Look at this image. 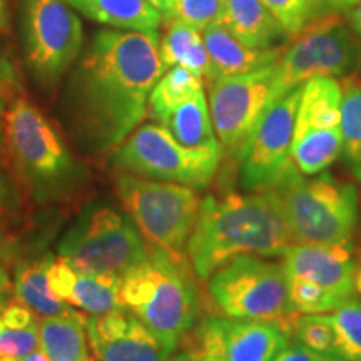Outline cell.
<instances>
[{
    "label": "cell",
    "instance_id": "1",
    "mask_svg": "<svg viewBox=\"0 0 361 361\" xmlns=\"http://www.w3.org/2000/svg\"><path fill=\"white\" fill-rule=\"evenodd\" d=\"M164 71L157 30H97L62 96L75 144L92 156L114 151L144 121L149 94Z\"/></svg>",
    "mask_w": 361,
    "mask_h": 361
},
{
    "label": "cell",
    "instance_id": "2",
    "mask_svg": "<svg viewBox=\"0 0 361 361\" xmlns=\"http://www.w3.org/2000/svg\"><path fill=\"white\" fill-rule=\"evenodd\" d=\"M293 245L281 206L269 189L207 196L186 255L200 279L239 256H279Z\"/></svg>",
    "mask_w": 361,
    "mask_h": 361
},
{
    "label": "cell",
    "instance_id": "3",
    "mask_svg": "<svg viewBox=\"0 0 361 361\" xmlns=\"http://www.w3.org/2000/svg\"><path fill=\"white\" fill-rule=\"evenodd\" d=\"M4 147L40 204L67 200L87 180V173L56 126L25 97L13 99L6 112Z\"/></svg>",
    "mask_w": 361,
    "mask_h": 361
},
{
    "label": "cell",
    "instance_id": "4",
    "mask_svg": "<svg viewBox=\"0 0 361 361\" xmlns=\"http://www.w3.org/2000/svg\"><path fill=\"white\" fill-rule=\"evenodd\" d=\"M268 189L281 206L293 245L351 243L360 221V197L353 184L326 171L305 176L291 162Z\"/></svg>",
    "mask_w": 361,
    "mask_h": 361
},
{
    "label": "cell",
    "instance_id": "5",
    "mask_svg": "<svg viewBox=\"0 0 361 361\" xmlns=\"http://www.w3.org/2000/svg\"><path fill=\"white\" fill-rule=\"evenodd\" d=\"M121 305L176 350L194 328L197 293L184 258L149 247L146 258L121 278Z\"/></svg>",
    "mask_w": 361,
    "mask_h": 361
},
{
    "label": "cell",
    "instance_id": "6",
    "mask_svg": "<svg viewBox=\"0 0 361 361\" xmlns=\"http://www.w3.org/2000/svg\"><path fill=\"white\" fill-rule=\"evenodd\" d=\"M207 295L221 316L274 323L293 333L298 314L288 296L283 264L264 256H239L207 278Z\"/></svg>",
    "mask_w": 361,
    "mask_h": 361
},
{
    "label": "cell",
    "instance_id": "7",
    "mask_svg": "<svg viewBox=\"0 0 361 361\" xmlns=\"http://www.w3.org/2000/svg\"><path fill=\"white\" fill-rule=\"evenodd\" d=\"M116 191L126 214L151 247L184 258L202 202L197 189L121 173Z\"/></svg>",
    "mask_w": 361,
    "mask_h": 361
},
{
    "label": "cell",
    "instance_id": "8",
    "mask_svg": "<svg viewBox=\"0 0 361 361\" xmlns=\"http://www.w3.org/2000/svg\"><path fill=\"white\" fill-rule=\"evenodd\" d=\"M146 243L133 219L107 204L85 207L57 245V252L78 273L123 278L146 258Z\"/></svg>",
    "mask_w": 361,
    "mask_h": 361
},
{
    "label": "cell",
    "instance_id": "9",
    "mask_svg": "<svg viewBox=\"0 0 361 361\" xmlns=\"http://www.w3.org/2000/svg\"><path fill=\"white\" fill-rule=\"evenodd\" d=\"M221 151H192L161 124H142L111 154L112 168L139 178L206 189L219 168Z\"/></svg>",
    "mask_w": 361,
    "mask_h": 361
},
{
    "label": "cell",
    "instance_id": "10",
    "mask_svg": "<svg viewBox=\"0 0 361 361\" xmlns=\"http://www.w3.org/2000/svg\"><path fill=\"white\" fill-rule=\"evenodd\" d=\"M22 45L35 82L52 89L84 51L82 22L67 0H22Z\"/></svg>",
    "mask_w": 361,
    "mask_h": 361
},
{
    "label": "cell",
    "instance_id": "11",
    "mask_svg": "<svg viewBox=\"0 0 361 361\" xmlns=\"http://www.w3.org/2000/svg\"><path fill=\"white\" fill-rule=\"evenodd\" d=\"M361 66V45L338 13L306 27L276 62L274 101L313 78H345Z\"/></svg>",
    "mask_w": 361,
    "mask_h": 361
},
{
    "label": "cell",
    "instance_id": "12",
    "mask_svg": "<svg viewBox=\"0 0 361 361\" xmlns=\"http://www.w3.org/2000/svg\"><path fill=\"white\" fill-rule=\"evenodd\" d=\"M276 64L209 82L211 121L221 149L239 156L252 129L274 102Z\"/></svg>",
    "mask_w": 361,
    "mask_h": 361
},
{
    "label": "cell",
    "instance_id": "13",
    "mask_svg": "<svg viewBox=\"0 0 361 361\" xmlns=\"http://www.w3.org/2000/svg\"><path fill=\"white\" fill-rule=\"evenodd\" d=\"M300 92L301 87H296L271 104L239 152L241 184L246 191L273 186L293 162L291 147Z\"/></svg>",
    "mask_w": 361,
    "mask_h": 361
},
{
    "label": "cell",
    "instance_id": "14",
    "mask_svg": "<svg viewBox=\"0 0 361 361\" xmlns=\"http://www.w3.org/2000/svg\"><path fill=\"white\" fill-rule=\"evenodd\" d=\"M189 348L206 361H273L290 345V333L274 323L209 316L194 324Z\"/></svg>",
    "mask_w": 361,
    "mask_h": 361
},
{
    "label": "cell",
    "instance_id": "15",
    "mask_svg": "<svg viewBox=\"0 0 361 361\" xmlns=\"http://www.w3.org/2000/svg\"><path fill=\"white\" fill-rule=\"evenodd\" d=\"M89 346L97 361H166L173 348L128 310L85 319Z\"/></svg>",
    "mask_w": 361,
    "mask_h": 361
},
{
    "label": "cell",
    "instance_id": "16",
    "mask_svg": "<svg viewBox=\"0 0 361 361\" xmlns=\"http://www.w3.org/2000/svg\"><path fill=\"white\" fill-rule=\"evenodd\" d=\"M281 258L286 276L303 278L323 288L341 303L355 296L358 264L350 245H291Z\"/></svg>",
    "mask_w": 361,
    "mask_h": 361
},
{
    "label": "cell",
    "instance_id": "17",
    "mask_svg": "<svg viewBox=\"0 0 361 361\" xmlns=\"http://www.w3.org/2000/svg\"><path fill=\"white\" fill-rule=\"evenodd\" d=\"M343 85L335 78H313L301 85L293 139L341 133Z\"/></svg>",
    "mask_w": 361,
    "mask_h": 361
},
{
    "label": "cell",
    "instance_id": "18",
    "mask_svg": "<svg viewBox=\"0 0 361 361\" xmlns=\"http://www.w3.org/2000/svg\"><path fill=\"white\" fill-rule=\"evenodd\" d=\"M202 39L209 54L211 80L228 78V75L247 74V72L276 64L284 51L281 45L269 49L250 47L239 42L219 22L207 25L202 30Z\"/></svg>",
    "mask_w": 361,
    "mask_h": 361
},
{
    "label": "cell",
    "instance_id": "19",
    "mask_svg": "<svg viewBox=\"0 0 361 361\" xmlns=\"http://www.w3.org/2000/svg\"><path fill=\"white\" fill-rule=\"evenodd\" d=\"M218 22L239 42L255 49L276 47L286 34L263 0H223Z\"/></svg>",
    "mask_w": 361,
    "mask_h": 361
},
{
    "label": "cell",
    "instance_id": "20",
    "mask_svg": "<svg viewBox=\"0 0 361 361\" xmlns=\"http://www.w3.org/2000/svg\"><path fill=\"white\" fill-rule=\"evenodd\" d=\"M180 146L192 151H221L204 90L188 99L157 121Z\"/></svg>",
    "mask_w": 361,
    "mask_h": 361
},
{
    "label": "cell",
    "instance_id": "21",
    "mask_svg": "<svg viewBox=\"0 0 361 361\" xmlns=\"http://www.w3.org/2000/svg\"><path fill=\"white\" fill-rule=\"evenodd\" d=\"M69 6L97 22L121 30H157L162 13L147 0H67Z\"/></svg>",
    "mask_w": 361,
    "mask_h": 361
},
{
    "label": "cell",
    "instance_id": "22",
    "mask_svg": "<svg viewBox=\"0 0 361 361\" xmlns=\"http://www.w3.org/2000/svg\"><path fill=\"white\" fill-rule=\"evenodd\" d=\"M159 56L164 69L184 67L201 79L211 80V61L201 30L179 20H162Z\"/></svg>",
    "mask_w": 361,
    "mask_h": 361
},
{
    "label": "cell",
    "instance_id": "23",
    "mask_svg": "<svg viewBox=\"0 0 361 361\" xmlns=\"http://www.w3.org/2000/svg\"><path fill=\"white\" fill-rule=\"evenodd\" d=\"M85 319L78 311L40 319L39 346L45 356L51 361H87L90 346Z\"/></svg>",
    "mask_w": 361,
    "mask_h": 361
},
{
    "label": "cell",
    "instance_id": "24",
    "mask_svg": "<svg viewBox=\"0 0 361 361\" xmlns=\"http://www.w3.org/2000/svg\"><path fill=\"white\" fill-rule=\"evenodd\" d=\"M51 258L42 261H27L16 268L13 274V295L17 301L32 310L34 313L47 318V316L69 314L74 310L66 301L59 300L51 291L47 281V266Z\"/></svg>",
    "mask_w": 361,
    "mask_h": 361
},
{
    "label": "cell",
    "instance_id": "25",
    "mask_svg": "<svg viewBox=\"0 0 361 361\" xmlns=\"http://www.w3.org/2000/svg\"><path fill=\"white\" fill-rule=\"evenodd\" d=\"M204 90L202 79L184 67H169L164 71L151 94H149L147 112L152 119L159 121L179 104Z\"/></svg>",
    "mask_w": 361,
    "mask_h": 361
},
{
    "label": "cell",
    "instance_id": "26",
    "mask_svg": "<svg viewBox=\"0 0 361 361\" xmlns=\"http://www.w3.org/2000/svg\"><path fill=\"white\" fill-rule=\"evenodd\" d=\"M69 305L89 314H104L123 308L121 276L99 273H79Z\"/></svg>",
    "mask_w": 361,
    "mask_h": 361
},
{
    "label": "cell",
    "instance_id": "27",
    "mask_svg": "<svg viewBox=\"0 0 361 361\" xmlns=\"http://www.w3.org/2000/svg\"><path fill=\"white\" fill-rule=\"evenodd\" d=\"M341 156L351 174L361 180V80L350 79L343 85Z\"/></svg>",
    "mask_w": 361,
    "mask_h": 361
},
{
    "label": "cell",
    "instance_id": "28",
    "mask_svg": "<svg viewBox=\"0 0 361 361\" xmlns=\"http://www.w3.org/2000/svg\"><path fill=\"white\" fill-rule=\"evenodd\" d=\"M323 316L335 335V355L345 361H361V301L353 296Z\"/></svg>",
    "mask_w": 361,
    "mask_h": 361
},
{
    "label": "cell",
    "instance_id": "29",
    "mask_svg": "<svg viewBox=\"0 0 361 361\" xmlns=\"http://www.w3.org/2000/svg\"><path fill=\"white\" fill-rule=\"evenodd\" d=\"M263 4L288 39L298 37L311 22L324 13L322 0H263Z\"/></svg>",
    "mask_w": 361,
    "mask_h": 361
},
{
    "label": "cell",
    "instance_id": "30",
    "mask_svg": "<svg viewBox=\"0 0 361 361\" xmlns=\"http://www.w3.org/2000/svg\"><path fill=\"white\" fill-rule=\"evenodd\" d=\"M223 0H164L162 20H179L204 30L207 25L218 22Z\"/></svg>",
    "mask_w": 361,
    "mask_h": 361
},
{
    "label": "cell",
    "instance_id": "31",
    "mask_svg": "<svg viewBox=\"0 0 361 361\" xmlns=\"http://www.w3.org/2000/svg\"><path fill=\"white\" fill-rule=\"evenodd\" d=\"M291 336L306 348L335 355V335L323 314L298 316Z\"/></svg>",
    "mask_w": 361,
    "mask_h": 361
},
{
    "label": "cell",
    "instance_id": "32",
    "mask_svg": "<svg viewBox=\"0 0 361 361\" xmlns=\"http://www.w3.org/2000/svg\"><path fill=\"white\" fill-rule=\"evenodd\" d=\"M39 329L37 324L29 328H8L0 318V356H16L24 358L32 351L39 350Z\"/></svg>",
    "mask_w": 361,
    "mask_h": 361
},
{
    "label": "cell",
    "instance_id": "33",
    "mask_svg": "<svg viewBox=\"0 0 361 361\" xmlns=\"http://www.w3.org/2000/svg\"><path fill=\"white\" fill-rule=\"evenodd\" d=\"M79 273L64 258H52L47 266V281L51 291L59 300L69 303Z\"/></svg>",
    "mask_w": 361,
    "mask_h": 361
},
{
    "label": "cell",
    "instance_id": "34",
    "mask_svg": "<svg viewBox=\"0 0 361 361\" xmlns=\"http://www.w3.org/2000/svg\"><path fill=\"white\" fill-rule=\"evenodd\" d=\"M20 213V196L12 179L0 169V246L4 245L7 229L16 223Z\"/></svg>",
    "mask_w": 361,
    "mask_h": 361
},
{
    "label": "cell",
    "instance_id": "35",
    "mask_svg": "<svg viewBox=\"0 0 361 361\" xmlns=\"http://www.w3.org/2000/svg\"><path fill=\"white\" fill-rule=\"evenodd\" d=\"M16 87H17V78H16V67H13L12 61L0 47V147L4 146V117L11 106V102L16 99Z\"/></svg>",
    "mask_w": 361,
    "mask_h": 361
},
{
    "label": "cell",
    "instance_id": "36",
    "mask_svg": "<svg viewBox=\"0 0 361 361\" xmlns=\"http://www.w3.org/2000/svg\"><path fill=\"white\" fill-rule=\"evenodd\" d=\"M273 361H345V360L336 355L322 353V351L306 348V346L296 343V345L293 346L288 345L283 351H279V353L273 358Z\"/></svg>",
    "mask_w": 361,
    "mask_h": 361
},
{
    "label": "cell",
    "instance_id": "37",
    "mask_svg": "<svg viewBox=\"0 0 361 361\" xmlns=\"http://www.w3.org/2000/svg\"><path fill=\"white\" fill-rule=\"evenodd\" d=\"M0 318H2L6 326L16 329L35 326L37 324L35 323L32 310H29L22 303H8L4 306L2 311H0Z\"/></svg>",
    "mask_w": 361,
    "mask_h": 361
},
{
    "label": "cell",
    "instance_id": "38",
    "mask_svg": "<svg viewBox=\"0 0 361 361\" xmlns=\"http://www.w3.org/2000/svg\"><path fill=\"white\" fill-rule=\"evenodd\" d=\"M324 13L350 12L351 8L360 6L361 0H322Z\"/></svg>",
    "mask_w": 361,
    "mask_h": 361
},
{
    "label": "cell",
    "instance_id": "39",
    "mask_svg": "<svg viewBox=\"0 0 361 361\" xmlns=\"http://www.w3.org/2000/svg\"><path fill=\"white\" fill-rule=\"evenodd\" d=\"M166 361H206V360L202 358V356L197 353L196 350L189 348V346H188V348H184L183 351H179V353L171 355Z\"/></svg>",
    "mask_w": 361,
    "mask_h": 361
},
{
    "label": "cell",
    "instance_id": "40",
    "mask_svg": "<svg viewBox=\"0 0 361 361\" xmlns=\"http://www.w3.org/2000/svg\"><path fill=\"white\" fill-rule=\"evenodd\" d=\"M11 291H12V281L11 278H8V273L6 271V268L0 264V301H2Z\"/></svg>",
    "mask_w": 361,
    "mask_h": 361
},
{
    "label": "cell",
    "instance_id": "41",
    "mask_svg": "<svg viewBox=\"0 0 361 361\" xmlns=\"http://www.w3.org/2000/svg\"><path fill=\"white\" fill-rule=\"evenodd\" d=\"M348 17H350V24L353 27V30L361 37V4L360 6H356L355 8H351L348 12Z\"/></svg>",
    "mask_w": 361,
    "mask_h": 361
},
{
    "label": "cell",
    "instance_id": "42",
    "mask_svg": "<svg viewBox=\"0 0 361 361\" xmlns=\"http://www.w3.org/2000/svg\"><path fill=\"white\" fill-rule=\"evenodd\" d=\"M7 20H8L7 0H0V35L6 32V29H7Z\"/></svg>",
    "mask_w": 361,
    "mask_h": 361
},
{
    "label": "cell",
    "instance_id": "43",
    "mask_svg": "<svg viewBox=\"0 0 361 361\" xmlns=\"http://www.w3.org/2000/svg\"><path fill=\"white\" fill-rule=\"evenodd\" d=\"M22 361H51L47 358V356H45V353L42 350H35V351H32V353L30 355H27V356H24V358H22Z\"/></svg>",
    "mask_w": 361,
    "mask_h": 361
},
{
    "label": "cell",
    "instance_id": "44",
    "mask_svg": "<svg viewBox=\"0 0 361 361\" xmlns=\"http://www.w3.org/2000/svg\"><path fill=\"white\" fill-rule=\"evenodd\" d=\"M355 290L358 295L361 296V268L356 271V278H355Z\"/></svg>",
    "mask_w": 361,
    "mask_h": 361
},
{
    "label": "cell",
    "instance_id": "45",
    "mask_svg": "<svg viewBox=\"0 0 361 361\" xmlns=\"http://www.w3.org/2000/svg\"><path fill=\"white\" fill-rule=\"evenodd\" d=\"M147 2L152 4V6H154L157 11L162 13V6H164V0H147Z\"/></svg>",
    "mask_w": 361,
    "mask_h": 361
},
{
    "label": "cell",
    "instance_id": "46",
    "mask_svg": "<svg viewBox=\"0 0 361 361\" xmlns=\"http://www.w3.org/2000/svg\"><path fill=\"white\" fill-rule=\"evenodd\" d=\"M0 361H22V358H16V356H0Z\"/></svg>",
    "mask_w": 361,
    "mask_h": 361
},
{
    "label": "cell",
    "instance_id": "47",
    "mask_svg": "<svg viewBox=\"0 0 361 361\" xmlns=\"http://www.w3.org/2000/svg\"><path fill=\"white\" fill-rule=\"evenodd\" d=\"M87 361H97V360H96V358H92V356H90V358H89Z\"/></svg>",
    "mask_w": 361,
    "mask_h": 361
}]
</instances>
